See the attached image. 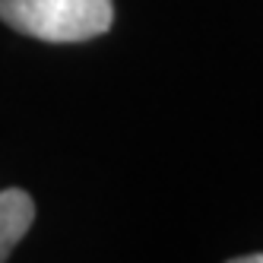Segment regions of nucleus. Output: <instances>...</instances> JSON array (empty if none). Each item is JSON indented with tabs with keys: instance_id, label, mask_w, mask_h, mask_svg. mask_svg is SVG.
<instances>
[{
	"instance_id": "nucleus-3",
	"label": "nucleus",
	"mask_w": 263,
	"mask_h": 263,
	"mask_svg": "<svg viewBox=\"0 0 263 263\" xmlns=\"http://www.w3.org/2000/svg\"><path fill=\"white\" fill-rule=\"evenodd\" d=\"M238 263H263V254H251V257H238Z\"/></svg>"
},
{
	"instance_id": "nucleus-2",
	"label": "nucleus",
	"mask_w": 263,
	"mask_h": 263,
	"mask_svg": "<svg viewBox=\"0 0 263 263\" xmlns=\"http://www.w3.org/2000/svg\"><path fill=\"white\" fill-rule=\"evenodd\" d=\"M35 222V203L20 187L0 191V263L10 257V251L26 238Z\"/></svg>"
},
{
	"instance_id": "nucleus-1",
	"label": "nucleus",
	"mask_w": 263,
	"mask_h": 263,
	"mask_svg": "<svg viewBox=\"0 0 263 263\" xmlns=\"http://www.w3.org/2000/svg\"><path fill=\"white\" fill-rule=\"evenodd\" d=\"M0 20L10 29L51 45H77L111 29V0H0Z\"/></svg>"
}]
</instances>
